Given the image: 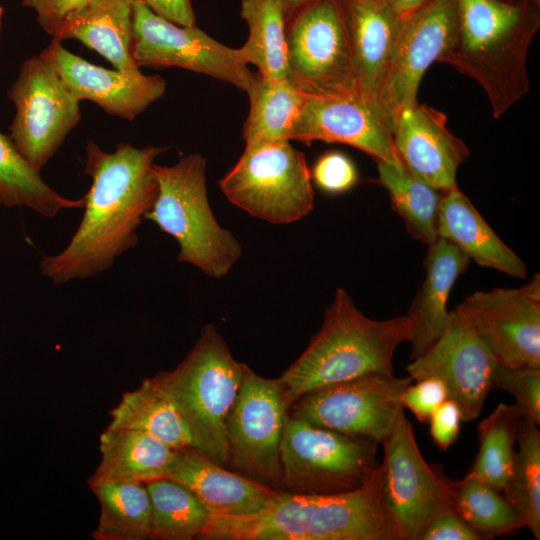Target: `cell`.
<instances>
[{
  "label": "cell",
  "mask_w": 540,
  "mask_h": 540,
  "mask_svg": "<svg viewBox=\"0 0 540 540\" xmlns=\"http://www.w3.org/2000/svg\"><path fill=\"white\" fill-rule=\"evenodd\" d=\"M166 150L122 142L106 152L94 141L87 142L84 174L91 186L83 197L84 214L65 248L42 258L39 267L45 277L64 284L97 276L137 245L136 231L158 190L151 166Z\"/></svg>",
  "instance_id": "1"
},
{
  "label": "cell",
  "mask_w": 540,
  "mask_h": 540,
  "mask_svg": "<svg viewBox=\"0 0 540 540\" xmlns=\"http://www.w3.org/2000/svg\"><path fill=\"white\" fill-rule=\"evenodd\" d=\"M204 540H400L385 510L379 466L358 489L335 494L280 491L261 512L211 514Z\"/></svg>",
  "instance_id": "2"
},
{
  "label": "cell",
  "mask_w": 540,
  "mask_h": 540,
  "mask_svg": "<svg viewBox=\"0 0 540 540\" xmlns=\"http://www.w3.org/2000/svg\"><path fill=\"white\" fill-rule=\"evenodd\" d=\"M408 315L387 320L365 316L345 289L338 288L319 331L277 378L287 409L315 389L368 373L394 374L396 348L412 339Z\"/></svg>",
  "instance_id": "3"
},
{
  "label": "cell",
  "mask_w": 540,
  "mask_h": 540,
  "mask_svg": "<svg viewBox=\"0 0 540 540\" xmlns=\"http://www.w3.org/2000/svg\"><path fill=\"white\" fill-rule=\"evenodd\" d=\"M245 367L233 357L216 327L207 324L173 370L151 377L186 422L193 448L224 467L229 464L227 417Z\"/></svg>",
  "instance_id": "4"
},
{
  "label": "cell",
  "mask_w": 540,
  "mask_h": 540,
  "mask_svg": "<svg viewBox=\"0 0 540 540\" xmlns=\"http://www.w3.org/2000/svg\"><path fill=\"white\" fill-rule=\"evenodd\" d=\"M206 159L192 153L171 166L151 169L158 190L145 219L172 236L179 245L177 260L211 278L227 275L242 255L236 237L217 222L207 195Z\"/></svg>",
  "instance_id": "5"
},
{
  "label": "cell",
  "mask_w": 540,
  "mask_h": 540,
  "mask_svg": "<svg viewBox=\"0 0 540 540\" xmlns=\"http://www.w3.org/2000/svg\"><path fill=\"white\" fill-rule=\"evenodd\" d=\"M378 443L322 428L287 413L280 444V490L335 494L360 488L379 466Z\"/></svg>",
  "instance_id": "6"
},
{
  "label": "cell",
  "mask_w": 540,
  "mask_h": 540,
  "mask_svg": "<svg viewBox=\"0 0 540 540\" xmlns=\"http://www.w3.org/2000/svg\"><path fill=\"white\" fill-rule=\"evenodd\" d=\"M219 187L236 207L272 224L296 222L314 208L311 171L290 141L245 147Z\"/></svg>",
  "instance_id": "7"
},
{
  "label": "cell",
  "mask_w": 540,
  "mask_h": 540,
  "mask_svg": "<svg viewBox=\"0 0 540 540\" xmlns=\"http://www.w3.org/2000/svg\"><path fill=\"white\" fill-rule=\"evenodd\" d=\"M380 492L400 540H420L427 527L446 513H457L452 480L429 464L402 411L381 442Z\"/></svg>",
  "instance_id": "8"
},
{
  "label": "cell",
  "mask_w": 540,
  "mask_h": 540,
  "mask_svg": "<svg viewBox=\"0 0 540 540\" xmlns=\"http://www.w3.org/2000/svg\"><path fill=\"white\" fill-rule=\"evenodd\" d=\"M288 79L303 93H358L352 49L339 0H313L298 9L286 28Z\"/></svg>",
  "instance_id": "9"
},
{
  "label": "cell",
  "mask_w": 540,
  "mask_h": 540,
  "mask_svg": "<svg viewBox=\"0 0 540 540\" xmlns=\"http://www.w3.org/2000/svg\"><path fill=\"white\" fill-rule=\"evenodd\" d=\"M8 97L15 107L8 136L40 172L79 123L80 101L42 52L21 64Z\"/></svg>",
  "instance_id": "10"
},
{
  "label": "cell",
  "mask_w": 540,
  "mask_h": 540,
  "mask_svg": "<svg viewBox=\"0 0 540 540\" xmlns=\"http://www.w3.org/2000/svg\"><path fill=\"white\" fill-rule=\"evenodd\" d=\"M411 383L409 375L368 373L310 391L288 412L315 426L381 444L403 411L401 397Z\"/></svg>",
  "instance_id": "11"
},
{
  "label": "cell",
  "mask_w": 540,
  "mask_h": 540,
  "mask_svg": "<svg viewBox=\"0 0 540 540\" xmlns=\"http://www.w3.org/2000/svg\"><path fill=\"white\" fill-rule=\"evenodd\" d=\"M132 56L139 67H180L228 82L244 92L256 75L239 48L216 41L195 25L173 23L141 0L133 5Z\"/></svg>",
  "instance_id": "12"
},
{
  "label": "cell",
  "mask_w": 540,
  "mask_h": 540,
  "mask_svg": "<svg viewBox=\"0 0 540 540\" xmlns=\"http://www.w3.org/2000/svg\"><path fill=\"white\" fill-rule=\"evenodd\" d=\"M288 409L278 379L247 365L226 422L229 464L250 479L280 490V444Z\"/></svg>",
  "instance_id": "13"
},
{
  "label": "cell",
  "mask_w": 540,
  "mask_h": 540,
  "mask_svg": "<svg viewBox=\"0 0 540 540\" xmlns=\"http://www.w3.org/2000/svg\"><path fill=\"white\" fill-rule=\"evenodd\" d=\"M458 38V0H432L403 18L402 28L376 96L391 131L399 114L417 104L420 81L444 59Z\"/></svg>",
  "instance_id": "14"
},
{
  "label": "cell",
  "mask_w": 540,
  "mask_h": 540,
  "mask_svg": "<svg viewBox=\"0 0 540 540\" xmlns=\"http://www.w3.org/2000/svg\"><path fill=\"white\" fill-rule=\"evenodd\" d=\"M498 362L463 314L454 308L440 337L421 356L407 365L417 381L434 377L446 387L448 399L459 408L462 421L476 419L494 389Z\"/></svg>",
  "instance_id": "15"
},
{
  "label": "cell",
  "mask_w": 540,
  "mask_h": 540,
  "mask_svg": "<svg viewBox=\"0 0 540 540\" xmlns=\"http://www.w3.org/2000/svg\"><path fill=\"white\" fill-rule=\"evenodd\" d=\"M506 366L540 367V276L518 288L476 291L456 307Z\"/></svg>",
  "instance_id": "16"
},
{
  "label": "cell",
  "mask_w": 540,
  "mask_h": 540,
  "mask_svg": "<svg viewBox=\"0 0 540 540\" xmlns=\"http://www.w3.org/2000/svg\"><path fill=\"white\" fill-rule=\"evenodd\" d=\"M290 140L347 144L375 160L401 164L379 106L359 93L335 97L305 94Z\"/></svg>",
  "instance_id": "17"
},
{
  "label": "cell",
  "mask_w": 540,
  "mask_h": 540,
  "mask_svg": "<svg viewBox=\"0 0 540 540\" xmlns=\"http://www.w3.org/2000/svg\"><path fill=\"white\" fill-rule=\"evenodd\" d=\"M42 53L79 101H92L112 116L131 121L166 91V81L159 75H145L140 69H105L73 54L53 38Z\"/></svg>",
  "instance_id": "18"
},
{
  "label": "cell",
  "mask_w": 540,
  "mask_h": 540,
  "mask_svg": "<svg viewBox=\"0 0 540 540\" xmlns=\"http://www.w3.org/2000/svg\"><path fill=\"white\" fill-rule=\"evenodd\" d=\"M394 149L415 177L441 192L455 186L469 152L446 125L445 116L418 103L402 111L392 130Z\"/></svg>",
  "instance_id": "19"
},
{
  "label": "cell",
  "mask_w": 540,
  "mask_h": 540,
  "mask_svg": "<svg viewBox=\"0 0 540 540\" xmlns=\"http://www.w3.org/2000/svg\"><path fill=\"white\" fill-rule=\"evenodd\" d=\"M169 479L188 487L213 515L244 516L263 511L281 490L227 470L199 450H177Z\"/></svg>",
  "instance_id": "20"
},
{
  "label": "cell",
  "mask_w": 540,
  "mask_h": 540,
  "mask_svg": "<svg viewBox=\"0 0 540 540\" xmlns=\"http://www.w3.org/2000/svg\"><path fill=\"white\" fill-rule=\"evenodd\" d=\"M349 33L358 93L375 102L403 18L386 0H339Z\"/></svg>",
  "instance_id": "21"
},
{
  "label": "cell",
  "mask_w": 540,
  "mask_h": 540,
  "mask_svg": "<svg viewBox=\"0 0 540 540\" xmlns=\"http://www.w3.org/2000/svg\"><path fill=\"white\" fill-rule=\"evenodd\" d=\"M427 246L425 277L406 313L414 322L410 360L425 353L442 334L450 312L447 305L451 290L471 262L440 237Z\"/></svg>",
  "instance_id": "22"
},
{
  "label": "cell",
  "mask_w": 540,
  "mask_h": 540,
  "mask_svg": "<svg viewBox=\"0 0 540 540\" xmlns=\"http://www.w3.org/2000/svg\"><path fill=\"white\" fill-rule=\"evenodd\" d=\"M438 237L457 247L470 261L524 279V261L508 247L457 186L442 192Z\"/></svg>",
  "instance_id": "23"
},
{
  "label": "cell",
  "mask_w": 540,
  "mask_h": 540,
  "mask_svg": "<svg viewBox=\"0 0 540 540\" xmlns=\"http://www.w3.org/2000/svg\"><path fill=\"white\" fill-rule=\"evenodd\" d=\"M135 0H91L70 15L53 39H75L96 51L116 69L140 67L132 56L133 5Z\"/></svg>",
  "instance_id": "24"
},
{
  "label": "cell",
  "mask_w": 540,
  "mask_h": 540,
  "mask_svg": "<svg viewBox=\"0 0 540 540\" xmlns=\"http://www.w3.org/2000/svg\"><path fill=\"white\" fill-rule=\"evenodd\" d=\"M99 464L88 481L141 482L167 478L177 450L138 431L106 428L99 438Z\"/></svg>",
  "instance_id": "25"
},
{
  "label": "cell",
  "mask_w": 540,
  "mask_h": 540,
  "mask_svg": "<svg viewBox=\"0 0 540 540\" xmlns=\"http://www.w3.org/2000/svg\"><path fill=\"white\" fill-rule=\"evenodd\" d=\"M538 1L458 0L456 45L472 57L488 56L536 23Z\"/></svg>",
  "instance_id": "26"
},
{
  "label": "cell",
  "mask_w": 540,
  "mask_h": 540,
  "mask_svg": "<svg viewBox=\"0 0 540 540\" xmlns=\"http://www.w3.org/2000/svg\"><path fill=\"white\" fill-rule=\"evenodd\" d=\"M109 416L106 428L142 432L176 450L194 447L186 422L151 377L124 392Z\"/></svg>",
  "instance_id": "27"
},
{
  "label": "cell",
  "mask_w": 540,
  "mask_h": 540,
  "mask_svg": "<svg viewBox=\"0 0 540 540\" xmlns=\"http://www.w3.org/2000/svg\"><path fill=\"white\" fill-rule=\"evenodd\" d=\"M250 110L245 122V147L291 141L305 93L288 78L274 80L258 72L247 90Z\"/></svg>",
  "instance_id": "28"
},
{
  "label": "cell",
  "mask_w": 540,
  "mask_h": 540,
  "mask_svg": "<svg viewBox=\"0 0 540 540\" xmlns=\"http://www.w3.org/2000/svg\"><path fill=\"white\" fill-rule=\"evenodd\" d=\"M88 485L100 505L93 539H150L152 507L145 483L88 481Z\"/></svg>",
  "instance_id": "29"
},
{
  "label": "cell",
  "mask_w": 540,
  "mask_h": 540,
  "mask_svg": "<svg viewBox=\"0 0 540 540\" xmlns=\"http://www.w3.org/2000/svg\"><path fill=\"white\" fill-rule=\"evenodd\" d=\"M0 205L25 207L53 218L66 209L84 207V199H70L51 188L19 153L9 138L0 132Z\"/></svg>",
  "instance_id": "30"
},
{
  "label": "cell",
  "mask_w": 540,
  "mask_h": 540,
  "mask_svg": "<svg viewBox=\"0 0 540 540\" xmlns=\"http://www.w3.org/2000/svg\"><path fill=\"white\" fill-rule=\"evenodd\" d=\"M240 15L249 34L240 51L263 77L280 80L288 77L286 28L282 0H242Z\"/></svg>",
  "instance_id": "31"
},
{
  "label": "cell",
  "mask_w": 540,
  "mask_h": 540,
  "mask_svg": "<svg viewBox=\"0 0 540 540\" xmlns=\"http://www.w3.org/2000/svg\"><path fill=\"white\" fill-rule=\"evenodd\" d=\"M378 182L387 190L391 207L406 231L429 245L438 238L437 223L442 192L415 177L401 164L375 160Z\"/></svg>",
  "instance_id": "32"
},
{
  "label": "cell",
  "mask_w": 540,
  "mask_h": 540,
  "mask_svg": "<svg viewBox=\"0 0 540 540\" xmlns=\"http://www.w3.org/2000/svg\"><path fill=\"white\" fill-rule=\"evenodd\" d=\"M152 507L153 540L199 538L211 513L185 485L169 478L145 483Z\"/></svg>",
  "instance_id": "33"
},
{
  "label": "cell",
  "mask_w": 540,
  "mask_h": 540,
  "mask_svg": "<svg viewBox=\"0 0 540 540\" xmlns=\"http://www.w3.org/2000/svg\"><path fill=\"white\" fill-rule=\"evenodd\" d=\"M522 419L515 404L500 403L478 425L479 449L469 472L500 492L511 473Z\"/></svg>",
  "instance_id": "34"
},
{
  "label": "cell",
  "mask_w": 540,
  "mask_h": 540,
  "mask_svg": "<svg viewBox=\"0 0 540 540\" xmlns=\"http://www.w3.org/2000/svg\"><path fill=\"white\" fill-rule=\"evenodd\" d=\"M452 487L457 514L483 539L511 534L524 527L507 498L473 473L452 481Z\"/></svg>",
  "instance_id": "35"
},
{
  "label": "cell",
  "mask_w": 540,
  "mask_h": 540,
  "mask_svg": "<svg viewBox=\"0 0 540 540\" xmlns=\"http://www.w3.org/2000/svg\"><path fill=\"white\" fill-rule=\"evenodd\" d=\"M523 418L517 432L511 473L502 492L516 509L524 527L540 538V431Z\"/></svg>",
  "instance_id": "36"
},
{
  "label": "cell",
  "mask_w": 540,
  "mask_h": 540,
  "mask_svg": "<svg viewBox=\"0 0 540 540\" xmlns=\"http://www.w3.org/2000/svg\"><path fill=\"white\" fill-rule=\"evenodd\" d=\"M494 388L510 393L523 418L540 424V367H511L498 363Z\"/></svg>",
  "instance_id": "37"
},
{
  "label": "cell",
  "mask_w": 540,
  "mask_h": 540,
  "mask_svg": "<svg viewBox=\"0 0 540 540\" xmlns=\"http://www.w3.org/2000/svg\"><path fill=\"white\" fill-rule=\"evenodd\" d=\"M311 177L318 188L331 194L349 191L358 182V172L352 160L337 151L320 156Z\"/></svg>",
  "instance_id": "38"
},
{
  "label": "cell",
  "mask_w": 540,
  "mask_h": 540,
  "mask_svg": "<svg viewBox=\"0 0 540 540\" xmlns=\"http://www.w3.org/2000/svg\"><path fill=\"white\" fill-rule=\"evenodd\" d=\"M403 392L401 403L421 422H428L433 412L448 399L445 385L437 378L428 377L415 381Z\"/></svg>",
  "instance_id": "39"
},
{
  "label": "cell",
  "mask_w": 540,
  "mask_h": 540,
  "mask_svg": "<svg viewBox=\"0 0 540 540\" xmlns=\"http://www.w3.org/2000/svg\"><path fill=\"white\" fill-rule=\"evenodd\" d=\"M91 0H21L32 9L40 27L52 38L56 37L65 20L86 7Z\"/></svg>",
  "instance_id": "40"
},
{
  "label": "cell",
  "mask_w": 540,
  "mask_h": 540,
  "mask_svg": "<svg viewBox=\"0 0 540 540\" xmlns=\"http://www.w3.org/2000/svg\"><path fill=\"white\" fill-rule=\"evenodd\" d=\"M433 442L441 450H447L458 439L462 422L458 406L451 400L444 401L428 420Z\"/></svg>",
  "instance_id": "41"
},
{
  "label": "cell",
  "mask_w": 540,
  "mask_h": 540,
  "mask_svg": "<svg viewBox=\"0 0 540 540\" xmlns=\"http://www.w3.org/2000/svg\"><path fill=\"white\" fill-rule=\"evenodd\" d=\"M483 539L457 513H446L434 520L420 540H481Z\"/></svg>",
  "instance_id": "42"
},
{
  "label": "cell",
  "mask_w": 540,
  "mask_h": 540,
  "mask_svg": "<svg viewBox=\"0 0 540 540\" xmlns=\"http://www.w3.org/2000/svg\"><path fill=\"white\" fill-rule=\"evenodd\" d=\"M157 15L178 25H195L191 0H141Z\"/></svg>",
  "instance_id": "43"
},
{
  "label": "cell",
  "mask_w": 540,
  "mask_h": 540,
  "mask_svg": "<svg viewBox=\"0 0 540 540\" xmlns=\"http://www.w3.org/2000/svg\"><path fill=\"white\" fill-rule=\"evenodd\" d=\"M390 6L402 17L405 18L432 0H386Z\"/></svg>",
  "instance_id": "44"
},
{
  "label": "cell",
  "mask_w": 540,
  "mask_h": 540,
  "mask_svg": "<svg viewBox=\"0 0 540 540\" xmlns=\"http://www.w3.org/2000/svg\"><path fill=\"white\" fill-rule=\"evenodd\" d=\"M310 1L313 0H282L287 22L298 9Z\"/></svg>",
  "instance_id": "45"
},
{
  "label": "cell",
  "mask_w": 540,
  "mask_h": 540,
  "mask_svg": "<svg viewBox=\"0 0 540 540\" xmlns=\"http://www.w3.org/2000/svg\"><path fill=\"white\" fill-rule=\"evenodd\" d=\"M3 14H4L3 8L0 5V35H1V30H2Z\"/></svg>",
  "instance_id": "46"
},
{
  "label": "cell",
  "mask_w": 540,
  "mask_h": 540,
  "mask_svg": "<svg viewBox=\"0 0 540 540\" xmlns=\"http://www.w3.org/2000/svg\"><path fill=\"white\" fill-rule=\"evenodd\" d=\"M502 1L510 2V3H521V2H526V1H538V0H502Z\"/></svg>",
  "instance_id": "47"
}]
</instances>
